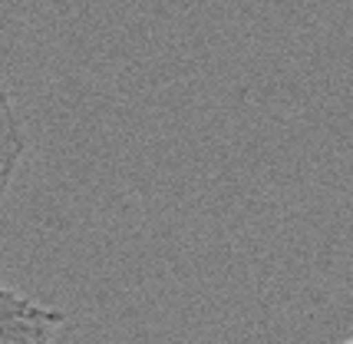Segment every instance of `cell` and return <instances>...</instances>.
<instances>
[{
    "label": "cell",
    "instance_id": "1",
    "mask_svg": "<svg viewBox=\"0 0 353 344\" xmlns=\"http://www.w3.org/2000/svg\"><path fill=\"white\" fill-rule=\"evenodd\" d=\"M63 325L57 308L0 288V344H53Z\"/></svg>",
    "mask_w": 353,
    "mask_h": 344
},
{
    "label": "cell",
    "instance_id": "2",
    "mask_svg": "<svg viewBox=\"0 0 353 344\" xmlns=\"http://www.w3.org/2000/svg\"><path fill=\"white\" fill-rule=\"evenodd\" d=\"M20 156H23V129H20V120H17L14 99L0 86V199L14 182Z\"/></svg>",
    "mask_w": 353,
    "mask_h": 344
},
{
    "label": "cell",
    "instance_id": "3",
    "mask_svg": "<svg viewBox=\"0 0 353 344\" xmlns=\"http://www.w3.org/2000/svg\"><path fill=\"white\" fill-rule=\"evenodd\" d=\"M340 344H353V338H350V341H340Z\"/></svg>",
    "mask_w": 353,
    "mask_h": 344
}]
</instances>
